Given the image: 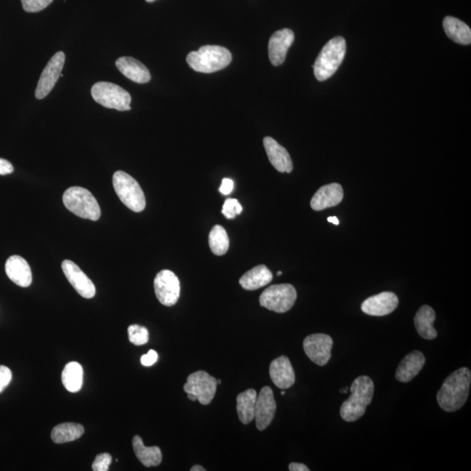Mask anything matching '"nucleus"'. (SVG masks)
<instances>
[{
  "mask_svg": "<svg viewBox=\"0 0 471 471\" xmlns=\"http://www.w3.org/2000/svg\"><path fill=\"white\" fill-rule=\"evenodd\" d=\"M328 221L329 223H333V225H335V226H339V223H340L339 219H338V218H336V217H330V218H328Z\"/></svg>",
  "mask_w": 471,
  "mask_h": 471,
  "instance_id": "ea45409f",
  "label": "nucleus"
},
{
  "mask_svg": "<svg viewBox=\"0 0 471 471\" xmlns=\"http://www.w3.org/2000/svg\"><path fill=\"white\" fill-rule=\"evenodd\" d=\"M333 340L324 333H315L305 338L303 348L305 355L319 366H325L331 359Z\"/></svg>",
  "mask_w": 471,
  "mask_h": 471,
  "instance_id": "f8f14e48",
  "label": "nucleus"
},
{
  "mask_svg": "<svg viewBox=\"0 0 471 471\" xmlns=\"http://www.w3.org/2000/svg\"><path fill=\"white\" fill-rule=\"evenodd\" d=\"M14 172V166L7 160L0 158V175H9Z\"/></svg>",
  "mask_w": 471,
  "mask_h": 471,
  "instance_id": "4c0bfd02",
  "label": "nucleus"
},
{
  "mask_svg": "<svg viewBox=\"0 0 471 471\" xmlns=\"http://www.w3.org/2000/svg\"><path fill=\"white\" fill-rule=\"evenodd\" d=\"M349 390V388L348 387H345V388H341L340 392H343V394H348Z\"/></svg>",
  "mask_w": 471,
  "mask_h": 471,
  "instance_id": "37998d69",
  "label": "nucleus"
},
{
  "mask_svg": "<svg viewBox=\"0 0 471 471\" xmlns=\"http://www.w3.org/2000/svg\"><path fill=\"white\" fill-rule=\"evenodd\" d=\"M278 276H280V275H282V273H281V272H278Z\"/></svg>",
  "mask_w": 471,
  "mask_h": 471,
  "instance_id": "de8ad7c7",
  "label": "nucleus"
},
{
  "mask_svg": "<svg viewBox=\"0 0 471 471\" xmlns=\"http://www.w3.org/2000/svg\"><path fill=\"white\" fill-rule=\"evenodd\" d=\"M447 36L455 43L462 45H470L471 42V31L468 25L454 17H446L443 21Z\"/></svg>",
  "mask_w": 471,
  "mask_h": 471,
  "instance_id": "a878e982",
  "label": "nucleus"
},
{
  "mask_svg": "<svg viewBox=\"0 0 471 471\" xmlns=\"http://www.w3.org/2000/svg\"><path fill=\"white\" fill-rule=\"evenodd\" d=\"M54 0H21L23 9L26 13H39L49 6Z\"/></svg>",
  "mask_w": 471,
  "mask_h": 471,
  "instance_id": "473e14b6",
  "label": "nucleus"
},
{
  "mask_svg": "<svg viewBox=\"0 0 471 471\" xmlns=\"http://www.w3.org/2000/svg\"><path fill=\"white\" fill-rule=\"evenodd\" d=\"M273 280V273L264 265H258L243 274L239 284L248 290H254L270 284Z\"/></svg>",
  "mask_w": 471,
  "mask_h": 471,
  "instance_id": "b1692460",
  "label": "nucleus"
},
{
  "mask_svg": "<svg viewBox=\"0 0 471 471\" xmlns=\"http://www.w3.org/2000/svg\"><path fill=\"white\" fill-rule=\"evenodd\" d=\"M118 70L129 80L136 83H148L151 80V73L143 63L132 57H121L116 62Z\"/></svg>",
  "mask_w": 471,
  "mask_h": 471,
  "instance_id": "4be33fe9",
  "label": "nucleus"
},
{
  "mask_svg": "<svg viewBox=\"0 0 471 471\" xmlns=\"http://www.w3.org/2000/svg\"><path fill=\"white\" fill-rule=\"evenodd\" d=\"M83 434L84 427L81 424L65 422L59 424L54 427L52 433H51V438L55 443L62 445V443L76 441Z\"/></svg>",
  "mask_w": 471,
  "mask_h": 471,
  "instance_id": "c85d7f7f",
  "label": "nucleus"
},
{
  "mask_svg": "<svg viewBox=\"0 0 471 471\" xmlns=\"http://www.w3.org/2000/svg\"><path fill=\"white\" fill-rule=\"evenodd\" d=\"M187 395H188V398L192 400V402H196V400H196V397L194 395H191V394H187Z\"/></svg>",
  "mask_w": 471,
  "mask_h": 471,
  "instance_id": "79ce46f5",
  "label": "nucleus"
},
{
  "mask_svg": "<svg viewBox=\"0 0 471 471\" xmlns=\"http://www.w3.org/2000/svg\"><path fill=\"white\" fill-rule=\"evenodd\" d=\"M11 378H13V375H11L10 368L0 365V394L10 384Z\"/></svg>",
  "mask_w": 471,
  "mask_h": 471,
  "instance_id": "f704fd0d",
  "label": "nucleus"
},
{
  "mask_svg": "<svg viewBox=\"0 0 471 471\" xmlns=\"http://www.w3.org/2000/svg\"><path fill=\"white\" fill-rule=\"evenodd\" d=\"M61 380L66 390L77 392L83 384V368L80 363L72 361L63 369Z\"/></svg>",
  "mask_w": 471,
  "mask_h": 471,
  "instance_id": "cd10ccee",
  "label": "nucleus"
},
{
  "mask_svg": "<svg viewBox=\"0 0 471 471\" xmlns=\"http://www.w3.org/2000/svg\"><path fill=\"white\" fill-rule=\"evenodd\" d=\"M267 156L273 166L280 173H290L293 170L292 158L286 149L272 137L267 136L263 141Z\"/></svg>",
  "mask_w": 471,
  "mask_h": 471,
  "instance_id": "6ab92c4d",
  "label": "nucleus"
},
{
  "mask_svg": "<svg viewBox=\"0 0 471 471\" xmlns=\"http://www.w3.org/2000/svg\"><path fill=\"white\" fill-rule=\"evenodd\" d=\"M217 383H218V384H221V383H222V382H221V380H217Z\"/></svg>",
  "mask_w": 471,
  "mask_h": 471,
  "instance_id": "a18cd8bd",
  "label": "nucleus"
},
{
  "mask_svg": "<svg viewBox=\"0 0 471 471\" xmlns=\"http://www.w3.org/2000/svg\"><path fill=\"white\" fill-rule=\"evenodd\" d=\"M154 288L157 300L163 305H174L179 300L180 281L176 275L170 270H161L156 275Z\"/></svg>",
  "mask_w": 471,
  "mask_h": 471,
  "instance_id": "9d476101",
  "label": "nucleus"
},
{
  "mask_svg": "<svg viewBox=\"0 0 471 471\" xmlns=\"http://www.w3.org/2000/svg\"><path fill=\"white\" fill-rule=\"evenodd\" d=\"M293 41L294 34L292 30L285 29L273 34L268 46L270 61L273 66H278L285 62L286 54Z\"/></svg>",
  "mask_w": 471,
  "mask_h": 471,
  "instance_id": "dca6fc26",
  "label": "nucleus"
},
{
  "mask_svg": "<svg viewBox=\"0 0 471 471\" xmlns=\"http://www.w3.org/2000/svg\"><path fill=\"white\" fill-rule=\"evenodd\" d=\"M435 313L430 305H422L416 313L414 323L419 335L425 340H435L437 331L434 328Z\"/></svg>",
  "mask_w": 471,
  "mask_h": 471,
  "instance_id": "5701e85b",
  "label": "nucleus"
},
{
  "mask_svg": "<svg viewBox=\"0 0 471 471\" xmlns=\"http://www.w3.org/2000/svg\"><path fill=\"white\" fill-rule=\"evenodd\" d=\"M470 383L471 372L469 368H459L452 373L447 377L437 392L439 406L446 412L460 410L468 399Z\"/></svg>",
  "mask_w": 471,
  "mask_h": 471,
  "instance_id": "f257e3e1",
  "label": "nucleus"
},
{
  "mask_svg": "<svg viewBox=\"0 0 471 471\" xmlns=\"http://www.w3.org/2000/svg\"><path fill=\"white\" fill-rule=\"evenodd\" d=\"M91 94L94 101L110 109L118 111H128L131 110V96L128 91L121 86L100 81L93 86Z\"/></svg>",
  "mask_w": 471,
  "mask_h": 471,
  "instance_id": "0eeeda50",
  "label": "nucleus"
},
{
  "mask_svg": "<svg viewBox=\"0 0 471 471\" xmlns=\"http://www.w3.org/2000/svg\"><path fill=\"white\" fill-rule=\"evenodd\" d=\"M257 392L250 388L239 394L237 397L238 418L243 424H249L254 420Z\"/></svg>",
  "mask_w": 471,
  "mask_h": 471,
  "instance_id": "bb28decb",
  "label": "nucleus"
},
{
  "mask_svg": "<svg viewBox=\"0 0 471 471\" xmlns=\"http://www.w3.org/2000/svg\"><path fill=\"white\" fill-rule=\"evenodd\" d=\"M243 207L237 199L229 198L223 203L222 213L228 219H233L241 213Z\"/></svg>",
  "mask_w": 471,
  "mask_h": 471,
  "instance_id": "2f4dec72",
  "label": "nucleus"
},
{
  "mask_svg": "<svg viewBox=\"0 0 471 471\" xmlns=\"http://www.w3.org/2000/svg\"><path fill=\"white\" fill-rule=\"evenodd\" d=\"M209 245L212 253L217 256L225 255L230 247V239L225 228L215 226L212 228L209 236Z\"/></svg>",
  "mask_w": 471,
  "mask_h": 471,
  "instance_id": "c756f323",
  "label": "nucleus"
},
{
  "mask_svg": "<svg viewBox=\"0 0 471 471\" xmlns=\"http://www.w3.org/2000/svg\"><path fill=\"white\" fill-rule=\"evenodd\" d=\"M63 203L66 209L77 217L97 221L101 217L99 203L91 192L78 186L70 187L63 194Z\"/></svg>",
  "mask_w": 471,
  "mask_h": 471,
  "instance_id": "39448f33",
  "label": "nucleus"
},
{
  "mask_svg": "<svg viewBox=\"0 0 471 471\" xmlns=\"http://www.w3.org/2000/svg\"><path fill=\"white\" fill-rule=\"evenodd\" d=\"M290 471H309L308 466L300 462H292L289 465Z\"/></svg>",
  "mask_w": 471,
  "mask_h": 471,
  "instance_id": "58836bf2",
  "label": "nucleus"
},
{
  "mask_svg": "<svg viewBox=\"0 0 471 471\" xmlns=\"http://www.w3.org/2000/svg\"><path fill=\"white\" fill-rule=\"evenodd\" d=\"M129 341L133 345H141L148 341V331L147 328L139 325H131L128 328Z\"/></svg>",
  "mask_w": 471,
  "mask_h": 471,
  "instance_id": "7c9ffc66",
  "label": "nucleus"
},
{
  "mask_svg": "<svg viewBox=\"0 0 471 471\" xmlns=\"http://www.w3.org/2000/svg\"><path fill=\"white\" fill-rule=\"evenodd\" d=\"M191 471H206V469L203 468L201 465H194L191 469Z\"/></svg>",
  "mask_w": 471,
  "mask_h": 471,
  "instance_id": "a19ab883",
  "label": "nucleus"
},
{
  "mask_svg": "<svg viewBox=\"0 0 471 471\" xmlns=\"http://www.w3.org/2000/svg\"><path fill=\"white\" fill-rule=\"evenodd\" d=\"M270 376L275 386L280 390H288L295 383V373L292 363L286 356H280L270 365Z\"/></svg>",
  "mask_w": 471,
  "mask_h": 471,
  "instance_id": "f3484780",
  "label": "nucleus"
},
{
  "mask_svg": "<svg viewBox=\"0 0 471 471\" xmlns=\"http://www.w3.org/2000/svg\"><path fill=\"white\" fill-rule=\"evenodd\" d=\"M285 395V391H282V392H281V395Z\"/></svg>",
  "mask_w": 471,
  "mask_h": 471,
  "instance_id": "49530a36",
  "label": "nucleus"
},
{
  "mask_svg": "<svg viewBox=\"0 0 471 471\" xmlns=\"http://www.w3.org/2000/svg\"><path fill=\"white\" fill-rule=\"evenodd\" d=\"M158 360V353L155 350H149L147 355L141 356V363L145 367H151Z\"/></svg>",
  "mask_w": 471,
  "mask_h": 471,
  "instance_id": "c9c22d12",
  "label": "nucleus"
},
{
  "mask_svg": "<svg viewBox=\"0 0 471 471\" xmlns=\"http://www.w3.org/2000/svg\"><path fill=\"white\" fill-rule=\"evenodd\" d=\"M234 188L233 181L230 178H223L222 181L221 186L219 188V191L223 195H229L233 192Z\"/></svg>",
  "mask_w": 471,
  "mask_h": 471,
  "instance_id": "e433bc0d",
  "label": "nucleus"
},
{
  "mask_svg": "<svg viewBox=\"0 0 471 471\" xmlns=\"http://www.w3.org/2000/svg\"><path fill=\"white\" fill-rule=\"evenodd\" d=\"M111 462V455L108 453L99 454L93 462L92 469L93 471H108Z\"/></svg>",
  "mask_w": 471,
  "mask_h": 471,
  "instance_id": "72a5a7b5",
  "label": "nucleus"
},
{
  "mask_svg": "<svg viewBox=\"0 0 471 471\" xmlns=\"http://www.w3.org/2000/svg\"><path fill=\"white\" fill-rule=\"evenodd\" d=\"M350 391L351 395L343 403L340 412L341 418L348 422L363 416L374 396L375 385L368 376H360L353 380Z\"/></svg>",
  "mask_w": 471,
  "mask_h": 471,
  "instance_id": "f03ea898",
  "label": "nucleus"
},
{
  "mask_svg": "<svg viewBox=\"0 0 471 471\" xmlns=\"http://www.w3.org/2000/svg\"><path fill=\"white\" fill-rule=\"evenodd\" d=\"M345 51L347 43L343 37L333 38L325 45L313 65L318 81H327L335 74L344 60Z\"/></svg>",
  "mask_w": 471,
  "mask_h": 471,
  "instance_id": "20e7f679",
  "label": "nucleus"
},
{
  "mask_svg": "<svg viewBox=\"0 0 471 471\" xmlns=\"http://www.w3.org/2000/svg\"><path fill=\"white\" fill-rule=\"evenodd\" d=\"M297 300V292L290 284L273 285L265 289L259 297L263 308L278 313L292 309Z\"/></svg>",
  "mask_w": 471,
  "mask_h": 471,
  "instance_id": "6e6552de",
  "label": "nucleus"
},
{
  "mask_svg": "<svg viewBox=\"0 0 471 471\" xmlns=\"http://www.w3.org/2000/svg\"><path fill=\"white\" fill-rule=\"evenodd\" d=\"M61 268L66 280L81 297L92 298L96 296V286L76 263L64 260L62 262Z\"/></svg>",
  "mask_w": 471,
  "mask_h": 471,
  "instance_id": "4468645a",
  "label": "nucleus"
},
{
  "mask_svg": "<svg viewBox=\"0 0 471 471\" xmlns=\"http://www.w3.org/2000/svg\"><path fill=\"white\" fill-rule=\"evenodd\" d=\"M147 2L151 3L156 1V0H146Z\"/></svg>",
  "mask_w": 471,
  "mask_h": 471,
  "instance_id": "c03bdc74",
  "label": "nucleus"
},
{
  "mask_svg": "<svg viewBox=\"0 0 471 471\" xmlns=\"http://www.w3.org/2000/svg\"><path fill=\"white\" fill-rule=\"evenodd\" d=\"M344 198L343 188L339 183L322 186L311 200L312 209L316 211L337 206Z\"/></svg>",
  "mask_w": 471,
  "mask_h": 471,
  "instance_id": "a211bd4d",
  "label": "nucleus"
},
{
  "mask_svg": "<svg viewBox=\"0 0 471 471\" xmlns=\"http://www.w3.org/2000/svg\"><path fill=\"white\" fill-rule=\"evenodd\" d=\"M6 273L8 278L21 288H29L33 282V274L29 263L18 255L7 259Z\"/></svg>",
  "mask_w": 471,
  "mask_h": 471,
  "instance_id": "aec40b11",
  "label": "nucleus"
},
{
  "mask_svg": "<svg viewBox=\"0 0 471 471\" xmlns=\"http://www.w3.org/2000/svg\"><path fill=\"white\" fill-rule=\"evenodd\" d=\"M233 60L229 50L220 46H203L188 54L186 61L196 72L211 74L226 69Z\"/></svg>",
  "mask_w": 471,
  "mask_h": 471,
  "instance_id": "7ed1b4c3",
  "label": "nucleus"
},
{
  "mask_svg": "<svg viewBox=\"0 0 471 471\" xmlns=\"http://www.w3.org/2000/svg\"><path fill=\"white\" fill-rule=\"evenodd\" d=\"M218 383L215 377L206 371H198L188 375L183 390L186 394L194 395L202 405H209L217 390Z\"/></svg>",
  "mask_w": 471,
  "mask_h": 471,
  "instance_id": "1a4fd4ad",
  "label": "nucleus"
},
{
  "mask_svg": "<svg viewBox=\"0 0 471 471\" xmlns=\"http://www.w3.org/2000/svg\"><path fill=\"white\" fill-rule=\"evenodd\" d=\"M65 60V54L58 52L47 63L39 78L36 90H35V96L38 100L44 99L52 91L61 76Z\"/></svg>",
  "mask_w": 471,
  "mask_h": 471,
  "instance_id": "9b49d317",
  "label": "nucleus"
},
{
  "mask_svg": "<svg viewBox=\"0 0 471 471\" xmlns=\"http://www.w3.org/2000/svg\"><path fill=\"white\" fill-rule=\"evenodd\" d=\"M133 449L136 457L145 467L158 466L162 462L163 455L160 447L145 446L139 435L133 438Z\"/></svg>",
  "mask_w": 471,
  "mask_h": 471,
  "instance_id": "393cba45",
  "label": "nucleus"
},
{
  "mask_svg": "<svg viewBox=\"0 0 471 471\" xmlns=\"http://www.w3.org/2000/svg\"><path fill=\"white\" fill-rule=\"evenodd\" d=\"M113 186L118 198L129 210L141 212L146 207L143 188L135 178L124 171H116L113 176Z\"/></svg>",
  "mask_w": 471,
  "mask_h": 471,
  "instance_id": "423d86ee",
  "label": "nucleus"
},
{
  "mask_svg": "<svg viewBox=\"0 0 471 471\" xmlns=\"http://www.w3.org/2000/svg\"><path fill=\"white\" fill-rule=\"evenodd\" d=\"M425 363V356L422 352L414 351L408 353L399 364L395 373L396 380L403 383H410L421 372Z\"/></svg>",
  "mask_w": 471,
  "mask_h": 471,
  "instance_id": "412c9836",
  "label": "nucleus"
},
{
  "mask_svg": "<svg viewBox=\"0 0 471 471\" xmlns=\"http://www.w3.org/2000/svg\"><path fill=\"white\" fill-rule=\"evenodd\" d=\"M398 305V297L394 293L384 292L367 298L361 305V310L368 315L386 316L394 312Z\"/></svg>",
  "mask_w": 471,
  "mask_h": 471,
  "instance_id": "2eb2a0df",
  "label": "nucleus"
},
{
  "mask_svg": "<svg viewBox=\"0 0 471 471\" xmlns=\"http://www.w3.org/2000/svg\"><path fill=\"white\" fill-rule=\"evenodd\" d=\"M276 410L277 404L272 388H263L257 396L256 406H255L254 419L256 420L258 430H265L272 423Z\"/></svg>",
  "mask_w": 471,
  "mask_h": 471,
  "instance_id": "ddd939ff",
  "label": "nucleus"
}]
</instances>
